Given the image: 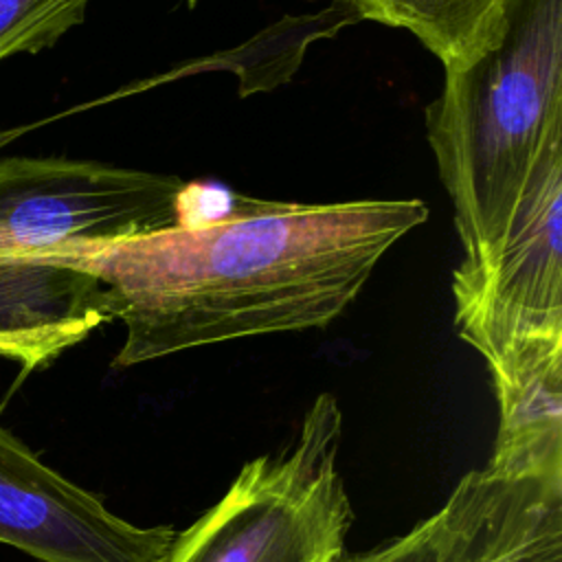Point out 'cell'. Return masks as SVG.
Masks as SVG:
<instances>
[{"label":"cell","instance_id":"7c38bea8","mask_svg":"<svg viewBox=\"0 0 562 562\" xmlns=\"http://www.w3.org/2000/svg\"><path fill=\"white\" fill-rule=\"evenodd\" d=\"M88 336L77 329H42L24 334H0V358L13 360L22 373L44 369L55 362L66 349L86 340Z\"/></svg>","mask_w":562,"mask_h":562},{"label":"cell","instance_id":"277c9868","mask_svg":"<svg viewBox=\"0 0 562 562\" xmlns=\"http://www.w3.org/2000/svg\"><path fill=\"white\" fill-rule=\"evenodd\" d=\"M169 173L61 156L0 158V259H57L180 222Z\"/></svg>","mask_w":562,"mask_h":562},{"label":"cell","instance_id":"5b68a950","mask_svg":"<svg viewBox=\"0 0 562 562\" xmlns=\"http://www.w3.org/2000/svg\"><path fill=\"white\" fill-rule=\"evenodd\" d=\"M338 562H562V487L472 470L406 533Z\"/></svg>","mask_w":562,"mask_h":562},{"label":"cell","instance_id":"52a82bcc","mask_svg":"<svg viewBox=\"0 0 562 562\" xmlns=\"http://www.w3.org/2000/svg\"><path fill=\"white\" fill-rule=\"evenodd\" d=\"M459 336L483 358L525 338L562 334V171L522 211L481 270L452 272Z\"/></svg>","mask_w":562,"mask_h":562},{"label":"cell","instance_id":"30bf717a","mask_svg":"<svg viewBox=\"0 0 562 562\" xmlns=\"http://www.w3.org/2000/svg\"><path fill=\"white\" fill-rule=\"evenodd\" d=\"M360 20L411 31L443 68H461L494 46L514 0H347Z\"/></svg>","mask_w":562,"mask_h":562},{"label":"cell","instance_id":"8fae6325","mask_svg":"<svg viewBox=\"0 0 562 562\" xmlns=\"http://www.w3.org/2000/svg\"><path fill=\"white\" fill-rule=\"evenodd\" d=\"M92 0H0V61L40 53L79 26Z\"/></svg>","mask_w":562,"mask_h":562},{"label":"cell","instance_id":"5bb4252c","mask_svg":"<svg viewBox=\"0 0 562 562\" xmlns=\"http://www.w3.org/2000/svg\"><path fill=\"white\" fill-rule=\"evenodd\" d=\"M187 4H189V7H191V9H193V7H195V4H198V0H187Z\"/></svg>","mask_w":562,"mask_h":562},{"label":"cell","instance_id":"6da1fadb","mask_svg":"<svg viewBox=\"0 0 562 562\" xmlns=\"http://www.w3.org/2000/svg\"><path fill=\"white\" fill-rule=\"evenodd\" d=\"M422 200L334 204L231 195L195 224L72 250L112 318L125 325L114 367L261 334L325 327L358 296L386 250L424 224Z\"/></svg>","mask_w":562,"mask_h":562},{"label":"cell","instance_id":"9c48e42d","mask_svg":"<svg viewBox=\"0 0 562 562\" xmlns=\"http://www.w3.org/2000/svg\"><path fill=\"white\" fill-rule=\"evenodd\" d=\"M112 321L105 285L57 259H0V334L77 329Z\"/></svg>","mask_w":562,"mask_h":562},{"label":"cell","instance_id":"ba28073f","mask_svg":"<svg viewBox=\"0 0 562 562\" xmlns=\"http://www.w3.org/2000/svg\"><path fill=\"white\" fill-rule=\"evenodd\" d=\"M485 362L498 402L487 470L562 487V334L525 338Z\"/></svg>","mask_w":562,"mask_h":562},{"label":"cell","instance_id":"8992f818","mask_svg":"<svg viewBox=\"0 0 562 562\" xmlns=\"http://www.w3.org/2000/svg\"><path fill=\"white\" fill-rule=\"evenodd\" d=\"M176 529L138 527L0 424V542L40 562H162Z\"/></svg>","mask_w":562,"mask_h":562},{"label":"cell","instance_id":"4fadbf2b","mask_svg":"<svg viewBox=\"0 0 562 562\" xmlns=\"http://www.w3.org/2000/svg\"><path fill=\"white\" fill-rule=\"evenodd\" d=\"M42 123H46V121H37V123H29V125H15V127L0 130V151H2L4 147H9L13 140H18L22 134H26V132L40 127Z\"/></svg>","mask_w":562,"mask_h":562},{"label":"cell","instance_id":"3957f363","mask_svg":"<svg viewBox=\"0 0 562 562\" xmlns=\"http://www.w3.org/2000/svg\"><path fill=\"white\" fill-rule=\"evenodd\" d=\"M340 439V406L321 393L296 437L244 463L228 492L176 533L162 562H338L353 520Z\"/></svg>","mask_w":562,"mask_h":562},{"label":"cell","instance_id":"7a4b0ae2","mask_svg":"<svg viewBox=\"0 0 562 562\" xmlns=\"http://www.w3.org/2000/svg\"><path fill=\"white\" fill-rule=\"evenodd\" d=\"M443 70L426 136L465 252L457 270L474 272L562 171V0H514L501 40Z\"/></svg>","mask_w":562,"mask_h":562}]
</instances>
